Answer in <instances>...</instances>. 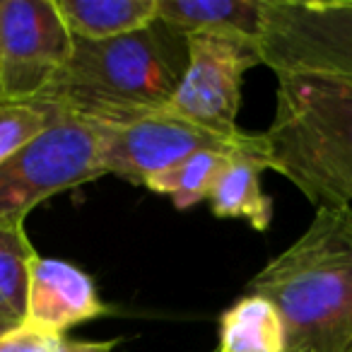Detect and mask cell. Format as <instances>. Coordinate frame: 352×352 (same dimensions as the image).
Listing matches in <instances>:
<instances>
[{
    "label": "cell",
    "mask_w": 352,
    "mask_h": 352,
    "mask_svg": "<svg viewBox=\"0 0 352 352\" xmlns=\"http://www.w3.org/2000/svg\"><path fill=\"white\" fill-rule=\"evenodd\" d=\"M186 65L188 36L157 17L113 39H75L65 68L32 104L94 126H123L166 111Z\"/></svg>",
    "instance_id": "cell-1"
},
{
    "label": "cell",
    "mask_w": 352,
    "mask_h": 352,
    "mask_svg": "<svg viewBox=\"0 0 352 352\" xmlns=\"http://www.w3.org/2000/svg\"><path fill=\"white\" fill-rule=\"evenodd\" d=\"M246 289L278 309L285 352H352V206L316 210Z\"/></svg>",
    "instance_id": "cell-2"
},
{
    "label": "cell",
    "mask_w": 352,
    "mask_h": 352,
    "mask_svg": "<svg viewBox=\"0 0 352 352\" xmlns=\"http://www.w3.org/2000/svg\"><path fill=\"white\" fill-rule=\"evenodd\" d=\"M268 169L316 210L352 206V87L314 75H278L275 116L263 133Z\"/></svg>",
    "instance_id": "cell-3"
},
{
    "label": "cell",
    "mask_w": 352,
    "mask_h": 352,
    "mask_svg": "<svg viewBox=\"0 0 352 352\" xmlns=\"http://www.w3.org/2000/svg\"><path fill=\"white\" fill-rule=\"evenodd\" d=\"M261 65L352 87V0H263Z\"/></svg>",
    "instance_id": "cell-4"
},
{
    "label": "cell",
    "mask_w": 352,
    "mask_h": 352,
    "mask_svg": "<svg viewBox=\"0 0 352 352\" xmlns=\"http://www.w3.org/2000/svg\"><path fill=\"white\" fill-rule=\"evenodd\" d=\"M102 176L97 126L58 116L0 164V225H25L39 203Z\"/></svg>",
    "instance_id": "cell-5"
},
{
    "label": "cell",
    "mask_w": 352,
    "mask_h": 352,
    "mask_svg": "<svg viewBox=\"0 0 352 352\" xmlns=\"http://www.w3.org/2000/svg\"><path fill=\"white\" fill-rule=\"evenodd\" d=\"M97 131L104 176H118L135 186H145L152 176L171 169L196 152H239L263 145V133L246 131L239 140H230L169 111L123 126H97Z\"/></svg>",
    "instance_id": "cell-6"
},
{
    "label": "cell",
    "mask_w": 352,
    "mask_h": 352,
    "mask_svg": "<svg viewBox=\"0 0 352 352\" xmlns=\"http://www.w3.org/2000/svg\"><path fill=\"white\" fill-rule=\"evenodd\" d=\"M54 0H0V99L32 104L73 54Z\"/></svg>",
    "instance_id": "cell-7"
},
{
    "label": "cell",
    "mask_w": 352,
    "mask_h": 352,
    "mask_svg": "<svg viewBox=\"0 0 352 352\" xmlns=\"http://www.w3.org/2000/svg\"><path fill=\"white\" fill-rule=\"evenodd\" d=\"M261 65L258 44L220 34L188 36V65L166 111L210 133L239 140L236 126L246 70Z\"/></svg>",
    "instance_id": "cell-8"
},
{
    "label": "cell",
    "mask_w": 352,
    "mask_h": 352,
    "mask_svg": "<svg viewBox=\"0 0 352 352\" xmlns=\"http://www.w3.org/2000/svg\"><path fill=\"white\" fill-rule=\"evenodd\" d=\"M109 307L94 280L78 265L58 258H39L32 265L30 292L22 326L65 336L73 326L99 318Z\"/></svg>",
    "instance_id": "cell-9"
},
{
    "label": "cell",
    "mask_w": 352,
    "mask_h": 352,
    "mask_svg": "<svg viewBox=\"0 0 352 352\" xmlns=\"http://www.w3.org/2000/svg\"><path fill=\"white\" fill-rule=\"evenodd\" d=\"M265 169H268L265 140L254 150L232 152L208 196L212 215L222 220H244L258 232L268 230L273 220V201L265 196L261 184Z\"/></svg>",
    "instance_id": "cell-10"
},
{
    "label": "cell",
    "mask_w": 352,
    "mask_h": 352,
    "mask_svg": "<svg viewBox=\"0 0 352 352\" xmlns=\"http://www.w3.org/2000/svg\"><path fill=\"white\" fill-rule=\"evenodd\" d=\"M157 17L182 34H220L258 44L263 0H157Z\"/></svg>",
    "instance_id": "cell-11"
},
{
    "label": "cell",
    "mask_w": 352,
    "mask_h": 352,
    "mask_svg": "<svg viewBox=\"0 0 352 352\" xmlns=\"http://www.w3.org/2000/svg\"><path fill=\"white\" fill-rule=\"evenodd\" d=\"M73 39L104 41L157 20V0H54Z\"/></svg>",
    "instance_id": "cell-12"
},
{
    "label": "cell",
    "mask_w": 352,
    "mask_h": 352,
    "mask_svg": "<svg viewBox=\"0 0 352 352\" xmlns=\"http://www.w3.org/2000/svg\"><path fill=\"white\" fill-rule=\"evenodd\" d=\"M217 352H285L278 309L258 294H244L222 314Z\"/></svg>",
    "instance_id": "cell-13"
},
{
    "label": "cell",
    "mask_w": 352,
    "mask_h": 352,
    "mask_svg": "<svg viewBox=\"0 0 352 352\" xmlns=\"http://www.w3.org/2000/svg\"><path fill=\"white\" fill-rule=\"evenodd\" d=\"M36 258L25 225H0V326L8 331L22 323Z\"/></svg>",
    "instance_id": "cell-14"
},
{
    "label": "cell",
    "mask_w": 352,
    "mask_h": 352,
    "mask_svg": "<svg viewBox=\"0 0 352 352\" xmlns=\"http://www.w3.org/2000/svg\"><path fill=\"white\" fill-rule=\"evenodd\" d=\"M230 155L232 152L220 150L196 152V155L186 157L171 169L152 176L145 186L157 196L169 198L179 210H186V208L196 206V203L208 201L212 186H215V179L220 176Z\"/></svg>",
    "instance_id": "cell-15"
},
{
    "label": "cell",
    "mask_w": 352,
    "mask_h": 352,
    "mask_svg": "<svg viewBox=\"0 0 352 352\" xmlns=\"http://www.w3.org/2000/svg\"><path fill=\"white\" fill-rule=\"evenodd\" d=\"M60 113L46 104H15L0 99V164L54 126Z\"/></svg>",
    "instance_id": "cell-16"
},
{
    "label": "cell",
    "mask_w": 352,
    "mask_h": 352,
    "mask_svg": "<svg viewBox=\"0 0 352 352\" xmlns=\"http://www.w3.org/2000/svg\"><path fill=\"white\" fill-rule=\"evenodd\" d=\"M70 340L73 338L36 331L20 323L17 328L0 336V352H68Z\"/></svg>",
    "instance_id": "cell-17"
},
{
    "label": "cell",
    "mask_w": 352,
    "mask_h": 352,
    "mask_svg": "<svg viewBox=\"0 0 352 352\" xmlns=\"http://www.w3.org/2000/svg\"><path fill=\"white\" fill-rule=\"evenodd\" d=\"M3 333H8V328H3V326H0V336H3Z\"/></svg>",
    "instance_id": "cell-18"
},
{
    "label": "cell",
    "mask_w": 352,
    "mask_h": 352,
    "mask_svg": "<svg viewBox=\"0 0 352 352\" xmlns=\"http://www.w3.org/2000/svg\"><path fill=\"white\" fill-rule=\"evenodd\" d=\"M215 352H217V350H215Z\"/></svg>",
    "instance_id": "cell-19"
}]
</instances>
